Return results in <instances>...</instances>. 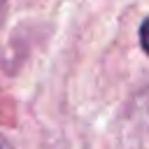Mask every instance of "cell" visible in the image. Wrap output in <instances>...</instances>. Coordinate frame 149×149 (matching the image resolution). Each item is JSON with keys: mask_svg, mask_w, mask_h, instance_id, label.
I'll return each instance as SVG.
<instances>
[{"mask_svg": "<svg viewBox=\"0 0 149 149\" xmlns=\"http://www.w3.org/2000/svg\"><path fill=\"white\" fill-rule=\"evenodd\" d=\"M140 47L142 51H147V21L140 23Z\"/></svg>", "mask_w": 149, "mask_h": 149, "instance_id": "6da1fadb", "label": "cell"}, {"mask_svg": "<svg viewBox=\"0 0 149 149\" xmlns=\"http://www.w3.org/2000/svg\"><path fill=\"white\" fill-rule=\"evenodd\" d=\"M5 16H7V0H0V26L5 23Z\"/></svg>", "mask_w": 149, "mask_h": 149, "instance_id": "7a4b0ae2", "label": "cell"}, {"mask_svg": "<svg viewBox=\"0 0 149 149\" xmlns=\"http://www.w3.org/2000/svg\"><path fill=\"white\" fill-rule=\"evenodd\" d=\"M0 149H2V144H0Z\"/></svg>", "mask_w": 149, "mask_h": 149, "instance_id": "3957f363", "label": "cell"}]
</instances>
